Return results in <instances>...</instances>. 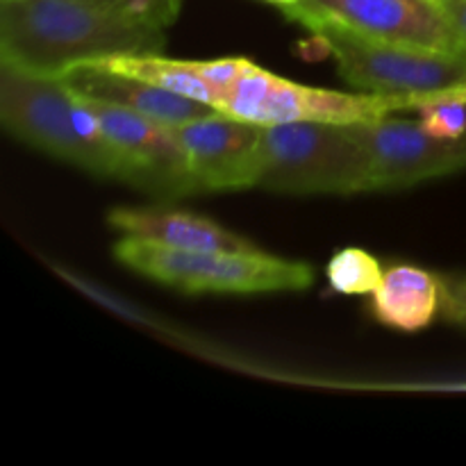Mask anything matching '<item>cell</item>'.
Returning <instances> with one entry per match:
<instances>
[{
  "label": "cell",
  "instance_id": "obj_9",
  "mask_svg": "<svg viewBox=\"0 0 466 466\" xmlns=\"http://www.w3.org/2000/svg\"><path fill=\"white\" fill-rule=\"evenodd\" d=\"M85 100L98 116L105 135L137 168L141 191L162 200H177L196 194L187 153L173 127L107 100L89 96H85Z\"/></svg>",
  "mask_w": 466,
  "mask_h": 466
},
{
  "label": "cell",
  "instance_id": "obj_20",
  "mask_svg": "<svg viewBox=\"0 0 466 466\" xmlns=\"http://www.w3.org/2000/svg\"><path fill=\"white\" fill-rule=\"evenodd\" d=\"M444 14L449 16L451 25L453 30L458 32L460 39L466 44V0H460V3H451V5H441Z\"/></svg>",
  "mask_w": 466,
  "mask_h": 466
},
{
  "label": "cell",
  "instance_id": "obj_1",
  "mask_svg": "<svg viewBox=\"0 0 466 466\" xmlns=\"http://www.w3.org/2000/svg\"><path fill=\"white\" fill-rule=\"evenodd\" d=\"M164 30L91 0H7L0 3V64L64 77L100 59L162 53Z\"/></svg>",
  "mask_w": 466,
  "mask_h": 466
},
{
  "label": "cell",
  "instance_id": "obj_4",
  "mask_svg": "<svg viewBox=\"0 0 466 466\" xmlns=\"http://www.w3.org/2000/svg\"><path fill=\"white\" fill-rule=\"evenodd\" d=\"M367 153L349 126L294 121L262 126L253 189L276 194H367Z\"/></svg>",
  "mask_w": 466,
  "mask_h": 466
},
{
  "label": "cell",
  "instance_id": "obj_22",
  "mask_svg": "<svg viewBox=\"0 0 466 466\" xmlns=\"http://www.w3.org/2000/svg\"><path fill=\"white\" fill-rule=\"evenodd\" d=\"M267 3H273V5H278V7H291V5H296V3H300V0H267Z\"/></svg>",
  "mask_w": 466,
  "mask_h": 466
},
{
  "label": "cell",
  "instance_id": "obj_15",
  "mask_svg": "<svg viewBox=\"0 0 466 466\" xmlns=\"http://www.w3.org/2000/svg\"><path fill=\"white\" fill-rule=\"evenodd\" d=\"M382 267L371 253L364 248H341L330 258L326 267V278L337 294L362 296L373 294L382 280Z\"/></svg>",
  "mask_w": 466,
  "mask_h": 466
},
{
  "label": "cell",
  "instance_id": "obj_12",
  "mask_svg": "<svg viewBox=\"0 0 466 466\" xmlns=\"http://www.w3.org/2000/svg\"><path fill=\"white\" fill-rule=\"evenodd\" d=\"M107 226L126 237L177 250H258V246L212 218L177 209L114 208L107 214Z\"/></svg>",
  "mask_w": 466,
  "mask_h": 466
},
{
  "label": "cell",
  "instance_id": "obj_23",
  "mask_svg": "<svg viewBox=\"0 0 466 466\" xmlns=\"http://www.w3.org/2000/svg\"><path fill=\"white\" fill-rule=\"evenodd\" d=\"M435 3H437V5H440V7H441V5H451V3H460V0H435Z\"/></svg>",
  "mask_w": 466,
  "mask_h": 466
},
{
  "label": "cell",
  "instance_id": "obj_6",
  "mask_svg": "<svg viewBox=\"0 0 466 466\" xmlns=\"http://www.w3.org/2000/svg\"><path fill=\"white\" fill-rule=\"evenodd\" d=\"M217 109L255 126L294 121L353 126V123L376 121L387 114H396L394 96L367 94V91L346 94V91L299 85L253 62L246 64L239 80L218 100Z\"/></svg>",
  "mask_w": 466,
  "mask_h": 466
},
{
  "label": "cell",
  "instance_id": "obj_17",
  "mask_svg": "<svg viewBox=\"0 0 466 466\" xmlns=\"http://www.w3.org/2000/svg\"><path fill=\"white\" fill-rule=\"evenodd\" d=\"M248 59L244 57H223V59H208V62H194V68L198 76L208 82V86L214 94V107L218 100L232 89L239 76L244 73Z\"/></svg>",
  "mask_w": 466,
  "mask_h": 466
},
{
  "label": "cell",
  "instance_id": "obj_14",
  "mask_svg": "<svg viewBox=\"0 0 466 466\" xmlns=\"http://www.w3.org/2000/svg\"><path fill=\"white\" fill-rule=\"evenodd\" d=\"M100 66H107L112 71L126 73L137 80L150 82L155 86L173 91V94L187 96L198 103H208L214 107V94L208 82L198 76L194 62H182V59L164 57L162 53L148 55H118V57L100 59ZM217 109V107H214Z\"/></svg>",
  "mask_w": 466,
  "mask_h": 466
},
{
  "label": "cell",
  "instance_id": "obj_3",
  "mask_svg": "<svg viewBox=\"0 0 466 466\" xmlns=\"http://www.w3.org/2000/svg\"><path fill=\"white\" fill-rule=\"evenodd\" d=\"M114 258L130 271L182 294H271L303 291L314 282L305 262L264 250H177L155 241L123 237Z\"/></svg>",
  "mask_w": 466,
  "mask_h": 466
},
{
  "label": "cell",
  "instance_id": "obj_11",
  "mask_svg": "<svg viewBox=\"0 0 466 466\" xmlns=\"http://www.w3.org/2000/svg\"><path fill=\"white\" fill-rule=\"evenodd\" d=\"M64 80L89 98L121 105V107L132 109V112L153 118V121L168 127L185 126V123L217 112L212 105L173 94L162 86L137 80V77L112 71V68L100 66V64H85V66L73 68L71 73L64 76Z\"/></svg>",
  "mask_w": 466,
  "mask_h": 466
},
{
  "label": "cell",
  "instance_id": "obj_24",
  "mask_svg": "<svg viewBox=\"0 0 466 466\" xmlns=\"http://www.w3.org/2000/svg\"><path fill=\"white\" fill-rule=\"evenodd\" d=\"M0 3H7V0H0Z\"/></svg>",
  "mask_w": 466,
  "mask_h": 466
},
{
  "label": "cell",
  "instance_id": "obj_8",
  "mask_svg": "<svg viewBox=\"0 0 466 466\" xmlns=\"http://www.w3.org/2000/svg\"><path fill=\"white\" fill-rule=\"evenodd\" d=\"M291 21L328 18L373 39L462 53L466 44L435 0H300L282 7Z\"/></svg>",
  "mask_w": 466,
  "mask_h": 466
},
{
  "label": "cell",
  "instance_id": "obj_16",
  "mask_svg": "<svg viewBox=\"0 0 466 466\" xmlns=\"http://www.w3.org/2000/svg\"><path fill=\"white\" fill-rule=\"evenodd\" d=\"M419 126L437 139H458L466 135V105L440 100L417 109Z\"/></svg>",
  "mask_w": 466,
  "mask_h": 466
},
{
  "label": "cell",
  "instance_id": "obj_19",
  "mask_svg": "<svg viewBox=\"0 0 466 466\" xmlns=\"http://www.w3.org/2000/svg\"><path fill=\"white\" fill-rule=\"evenodd\" d=\"M440 100H451V103L466 105V82L458 86H449L441 91H431V94H412V96H394L396 112H408V109H419L421 105L440 103Z\"/></svg>",
  "mask_w": 466,
  "mask_h": 466
},
{
  "label": "cell",
  "instance_id": "obj_21",
  "mask_svg": "<svg viewBox=\"0 0 466 466\" xmlns=\"http://www.w3.org/2000/svg\"><path fill=\"white\" fill-rule=\"evenodd\" d=\"M91 3L105 5V7L121 9V12H127V14H132V16H137V18H141V21H146V18L141 16V9H139V3H137V0H91ZM155 25H157V23H155Z\"/></svg>",
  "mask_w": 466,
  "mask_h": 466
},
{
  "label": "cell",
  "instance_id": "obj_18",
  "mask_svg": "<svg viewBox=\"0 0 466 466\" xmlns=\"http://www.w3.org/2000/svg\"><path fill=\"white\" fill-rule=\"evenodd\" d=\"M440 317L453 326L466 328V273H441Z\"/></svg>",
  "mask_w": 466,
  "mask_h": 466
},
{
  "label": "cell",
  "instance_id": "obj_13",
  "mask_svg": "<svg viewBox=\"0 0 466 466\" xmlns=\"http://www.w3.org/2000/svg\"><path fill=\"white\" fill-rule=\"evenodd\" d=\"M440 276L412 264H396L382 273L373 291L371 312L382 326L403 332H419L440 317Z\"/></svg>",
  "mask_w": 466,
  "mask_h": 466
},
{
  "label": "cell",
  "instance_id": "obj_10",
  "mask_svg": "<svg viewBox=\"0 0 466 466\" xmlns=\"http://www.w3.org/2000/svg\"><path fill=\"white\" fill-rule=\"evenodd\" d=\"M189 162L196 194L253 189V167L262 126L223 112L173 127Z\"/></svg>",
  "mask_w": 466,
  "mask_h": 466
},
{
  "label": "cell",
  "instance_id": "obj_7",
  "mask_svg": "<svg viewBox=\"0 0 466 466\" xmlns=\"http://www.w3.org/2000/svg\"><path fill=\"white\" fill-rule=\"evenodd\" d=\"M349 127L367 153V194L408 189L466 168V135L437 139L394 114Z\"/></svg>",
  "mask_w": 466,
  "mask_h": 466
},
{
  "label": "cell",
  "instance_id": "obj_2",
  "mask_svg": "<svg viewBox=\"0 0 466 466\" xmlns=\"http://www.w3.org/2000/svg\"><path fill=\"white\" fill-rule=\"evenodd\" d=\"M0 121L9 135L50 157L139 189L137 168L105 135L85 96L64 77L32 76L0 64Z\"/></svg>",
  "mask_w": 466,
  "mask_h": 466
},
{
  "label": "cell",
  "instance_id": "obj_5",
  "mask_svg": "<svg viewBox=\"0 0 466 466\" xmlns=\"http://www.w3.org/2000/svg\"><path fill=\"white\" fill-rule=\"evenodd\" d=\"M308 27L337 62L339 76L358 91L412 96L449 89L466 82V50L414 48L355 32L328 18H305Z\"/></svg>",
  "mask_w": 466,
  "mask_h": 466
}]
</instances>
